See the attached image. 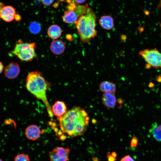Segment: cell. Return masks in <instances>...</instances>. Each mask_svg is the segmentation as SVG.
I'll return each instance as SVG.
<instances>
[{"label":"cell","mask_w":161,"mask_h":161,"mask_svg":"<svg viewBox=\"0 0 161 161\" xmlns=\"http://www.w3.org/2000/svg\"><path fill=\"white\" fill-rule=\"evenodd\" d=\"M108 161H115L116 158L112 156L109 152L107 153Z\"/></svg>","instance_id":"603a6c76"},{"label":"cell","mask_w":161,"mask_h":161,"mask_svg":"<svg viewBox=\"0 0 161 161\" xmlns=\"http://www.w3.org/2000/svg\"><path fill=\"white\" fill-rule=\"evenodd\" d=\"M149 131L155 140L161 142V124L158 125L157 123H153Z\"/></svg>","instance_id":"e0dca14e"},{"label":"cell","mask_w":161,"mask_h":161,"mask_svg":"<svg viewBox=\"0 0 161 161\" xmlns=\"http://www.w3.org/2000/svg\"><path fill=\"white\" fill-rule=\"evenodd\" d=\"M36 47L35 43L19 42L16 44L11 52L22 61H30L37 57L35 52Z\"/></svg>","instance_id":"277c9868"},{"label":"cell","mask_w":161,"mask_h":161,"mask_svg":"<svg viewBox=\"0 0 161 161\" xmlns=\"http://www.w3.org/2000/svg\"><path fill=\"white\" fill-rule=\"evenodd\" d=\"M58 119L61 131L75 137L83 134L86 131L89 118L84 109L75 106Z\"/></svg>","instance_id":"6da1fadb"},{"label":"cell","mask_w":161,"mask_h":161,"mask_svg":"<svg viewBox=\"0 0 161 161\" xmlns=\"http://www.w3.org/2000/svg\"><path fill=\"white\" fill-rule=\"evenodd\" d=\"M156 80L158 82H161V76H158Z\"/></svg>","instance_id":"d6a6232c"},{"label":"cell","mask_w":161,"mask_h":161,"mask_svg":"<svg viewBox=\"0 0 161 161\" xmlns=\"http://www.w3.org/2000/svg\"><path fill=\"white\" fill-rule=\"evenodd\" d=\"M14 161H30L29 156L24 154L17 155L15 157Z\"/></svg>","instance_id":"d6986e66"},{"label":"cell","mask_w":161,"mask_h":161,"mask_svg":"<svg viewBox=\"0 0 161 161\" xmlns=\"http://www.w3.org/2000/svg\"><path fill=\"white\" fill-rule=\"evenodd\" d=\"M120 161H135L129 155H127L123 157Z\"/></svg>","instance_id":"7402d4cb"},{"label":"cell","mask_w":161,"mask_h":161,"mask_svg":"<svg viewBox=\"0 0 161 161\" xmlns=\"http://www.w3.org/2000/svg\"><path fill=\"white\" fill-rule=\"evenodd\" d=\"M138 140L137 138L135 137H133L131 142V146L132 147L137 146L138 144Z\"/></svg>","instance_id":"ffe728a7"},{"label":"cell","mask_w":161,"mask_h":161,"mask_svg":"<svg viewBox=\"0 0 161 161\" xmlns=\"http://www.w3.org/2000/svg\"><path fill=\"white\" fill-rule=\"evenodd\" d=\"M52 110L53 114L58 119L64 115L67 112V107L64 102L58 101L52 106Z\"/></svg>","instance_id":"8fae6325"},{"label":"cell","mask_w":161,"mask_h":161,"mask_svg":"<svg viewBox=\"0 0 161 161\" xmlns=\"http://www.w3.org/2000/svg\"><path fill=\"white\" fill-rule=\"evenodd\" d=\"M141 25L139 26L138 28L140 32H142L144 30V28L141 26Z\"/></svg>","instance_id":"f546056e"},{"label":"cell","mask_w":161,"mask_h":161,"mask_svg":"<svg viewBox=\"0 0 161 161\" xmlns=\"http://www.w3.org/2000/svg\"><path fill=\"white\" fill-rule=\"evenodd\" d=\"M25 133L26 137L28 139L35 140L39 137L41 131L38 126L32 125L29 126L26 128Z\"/></svg>","instance_id":"30bf717a"},{"label":"cell","mask_w":161,"mask_h":161,"mask_svg":"<svg viewBox=\"0 0 161 161\" xmlns=\"http://www.w3.org/2000/svg\"><path fill=\"white\" fill-rule=\"evenodd\" d=\"M75 3L78 5V4L84 3L86 0H73Z\"/></svg>","instance_id":"cb8c5ba5"},{"label":"cell","mask_w":161,"mask_h":161,"mask_svg":"<svg viewBox=\"0 0 161 161\" xmlns=\"http://www.w3.org/2000/svg\"><path fill=\"white\" fill-rule=\"evenodd\" d=\"M70 151L68 148L55 147L49 152L50 161H67Z\"/></svg>","instance_id":"8992f818"},{"label":"cell","mask_w":161,"mask_h":161,"mask_svg":"<svg viewBox=\"0 0 161 161\" xmlns=\"http://www.w3.org/2000/svg\"><path fill=\"white\" fill-rule=\"evenodd\" d=\"M99 22L102 28L107 30H111L114 26L113 19L110 15L102 16L99 20Z\"/></svg>","instance_id":"4fadbf2b"},{"label":"cell","mask_w":161,"mask_h":161,"mask_svg":"<svg viewBox=\"0 0 161 161\" xmlns=\"http://www.w3.org/2000/svg\"><path fill=\"white\" fill-rule=\"evenodd\" d=\"M49 48L52 53L58 55L63 53L65 50L66 46L62 41L57 40L52 41Z\"/></svg>","instance_id":"7c38bea8"},{"label":"cell","mask_w":161,"mask_h":161,"mask_svg":"<svg viewBox=\"0 0 161 161\" xmlns=\"http://www.w3.org/2000/svg\"><path fill=\"white\" fill-rule=\"evenodd\" d=\"M43 4L46 6H50L53 2L54 0H40Z\"/></svg>","instance_id":"44dd1931"},{"label":"cell","mask_w":161,"mask_h":161,"mask_svg":"<svg viewBox=\"0 0 161 161\" xmlns=\"http://www.w3.org/2000/svg\"><path fill=\"white\" fill-rule=\"evenodd\" d=\"M111 154V155L115 158H116L117 157V154L116 152L114 151L112 152Z\"/></svg>","instance_id":"4dcf8cb0"},{"label":"cell","mask_w":161,"mask_h":161,"mask_svg":"<svg viewBox=\"0 0 161 161\" xmlns=\"http://www.w3.org/2000/svg\"><path fill=\"white\" fill-rule=\"evenodd\" d=\"M142 10H143L145 15L146 16H148L150 14V12L148 10H144L143 9H142Z\"/></svg>","instance_id":"83f0119b"},{"label":"cell","mask_w":161,"mask_h":161,"mask_svg":"<svg viewBox=\"0 0 161 161\" xmlns=\"http://www.w3.org/2000/svg\"><path fill=\"white\" fill-rule=\"evenodd\" d=\"M4 65L0 61V74L3 71L4 69Z\"/></svg>","instance_id":"484cf974"},{"label":"cell","mask_w":161,"mask_h":161,"mask_svg":"<svg viewBox=\"0 0 161 161\" xmlns=\"http://www.w3.org/2000/svg\"><path fill=\"white\" fill-rule=\"evenodd\" d=\"M102 103L106 107L112 108L116 105L117 99L114 93H104L101 98Z\"/></svg>","instance_id":"9c48e42d"},{"label":"cell","mask_w":161,"mask_h":161,"mask_svg":"<svg viewBox=\"0 0 161 161\" xmlns=\"http://www.w3.org/2000/svg\"><path fill=\"white\" fill-rule=\"evenodd\" d=\"M62 30L60 27L56 24L51 25L48 28L47 33L49 36L52 39H58L61 36Z\"/></svg>","instance_id":"9a60e30c"},{"label":"cell","mask_w":161,"mask_h":161,"mask_svg":"<svg viewBox=\"0 0 161 161\" xmlns=\"http://www.w3.org/2000/svg\"><path fill=\"white\" fill-rule=\"evenodd\" d=\"M96 18L94 11L92 8L88 7L85 13L75 23L82 42L88 43L96 35Z\"/></svg>","instance_id":"3957f363"},{"label":"cell","mask_w":161,"mask_h":161,"mask_svg":"<svg viewBox=\"0 0 161 161\" xmlns=\"http://www.w3.org/2000/svg\"><path fill=\"white\" fill-rule=\"evenodd\" d=\"M151 66L148 63L146 64L145 65V68L148 69H150Z\"/></svg>","instance_id":"f1b7e54d"},{"label":"cell","mask_w":161,"mask_h":161,"mask_svg":"<svg viewBox=\"0 0 161 161\" xmlns=\"http://www.w3.org/2000/svg\"><path fill=\"white\" fill-rule=\"evenodd\" d=\"M160 27H161V23H160Z\"/></svg>","instance_id":"e575fe53"},{"label":"cell","mask_w":161,"mask_h":161,"mask_svg":"<svg viewBox=\"0 0 161 161\" xmlns=\"http://www.w3.org/2000/svg\"><path fill=\"white\" fill-rule=\"evenodd\" d=\"M30 31L34 34L38 33L41 30V27L38 23L33 21L31 23L29 26Z\"/></svg>","instance_id":"ac0fdd59"},{"label":"cell","mask_w":161,"mask_h":161,"mask_svg":"<svg viewBox=\"0 0 161 161\" xmlns=\"http://www.w3.org/2000/svg\"><path fill=\"white\" fill-rule=\"evenodd\" d=\"M0 161H3L2 159H0Z\"/></svg>","instance_id":"836d02e7"},{"label":"cell","mask_w":161,"mask_h":161,"mask_svg":"<svg viewBox=\"0 0 161 161\" xmlns=\"http://www.w3.org/2000/svg\"><path fill=\"white\" fill-rule=\"evenodd\" d=\"M99 89L104 93H114L116 90V84L110 81H103L100 84Z\"/></svg>","instance_id":"5bb4252c"},{"label":"cell","mask_w":161,"mask_h":161,"mask_svg":"<svg viewBox=\"0 0 161 161\" xmlns=\"http://www.w3.org/2000/svg\"><path fill=\"white\" fill-rule=\"evenodd\" d=\"M79 18L74 10H67L64 12L63 20L65 23L71 24L75 23Z\"/></svg>","instance_id":"2e32d148"},{"label":"cell","mask_w":161,"mask_h":161,"mask_svg":"<svg viewBox=\"0 0 161 161\" xmlns=\"http://www.w3.org/2000/svg\"><path fill=\"white\" fill-rule=\"evenodd\" d=\"M161 7V0H160V2L158 5L157 6V10L159 11Z\"/></svg>","instance_id":"4316f807"},{"label":"cell","mask_w":161,"mask_h":161,"mask_svg":"<svg viewBox=\"0 0 161 161\" xmlns=\"http://www.w3.org/2000/svg\"><path fill=\"white\" fill-rule=\"evenodd\" d=\"M139 54L154 68H161V52L156 48L140 51Z\"/></svg>","instance_id":"5b68a950"},{"label":"cell","mask_w":161,"mask_h":161,"mask_svg":"<svg viewBox=\"0 0 161 161\" xmlns=\"http://www.w3.org/2000/svg\"><path fill=\"white\" fill-rule=\"evenodd\" d=\"M16 15L15 9L11 6H4L0 11V18L7 22L13 20Z\"/></svg>","instance_id":"ba28073f"},{"label":"cell","mask_w":161,"mask_h":161,"mask_svg":"<svg viewBox=\"0 0 161 161\" xmlns=\"http://www.w3.org/2000/svg\"><path fill=\"white\" fill-rule=\"evenodd\" d=\"M20 72L19 65L17 62H11L5 68L4 75L7 78L13 79L16 78Z\"/></svg>","instance_id":"52a82bcc"},{"label":"cell","mask_w":161,"mask_h":161,"mask_svg":"<svg viewBox=\"0 0 161 161\" xmlns=\"http://www.w3.org/2000/svg\"><path fill=\"white\" fill-rule=\"evenodd\" d=\"M21 16L20 15L16 14L14 19L16 21H18L21 20Z\"/></svg>","instance_id":"d4e9b609"},{"label":"cell","mask_w":161,"mask_h":161,"mask_svg":"<svg viewBox=\"0 0 161 161\" xmlns=\"http://www.w3.org/2000/svg\"><path fill=\"white\" fill-rule=\"evenodd\" d=\"M4 4L3 3L0 2V11L2 8L4 6Z\"/></svg>","instance_id":"1f68e13d"},{"label":"cell","mask_w":161,"mask_h":161,"mask_svg":"<svg viewBox=\"0 0 161 161\" xmlns=\"http://www.w3.org/2000/svg\"><path fill=\"white\" fill-rule=\"evenodd\" d=\"M50 86V84L38 71H32L27 76L26 84L27 89L37 98L43 102L49 116L52 118L53 114L46 95L47 90Z\"/></svg>","instance_id":"7a4b0ae2"}]
</instances>
